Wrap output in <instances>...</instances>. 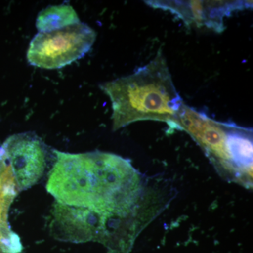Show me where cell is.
Here are the masks:
<instances>
[{
	"label": "cell",
	"mask_w": 253,
	"mask_h": 253,
	"mask_svg": "<svg viewBox=\"0 0 253 253\" xmlns=\"http://www.w3.org/2000/svg\"><path fill=\"white\" fill-rule=\"evenodd\" d=\"M111 253V252H109V253Z\"/></svg>",
	"instance_id": "obj_9"
},
{
	"label": "cell",
	"mask_w": 253,
	"mask_h": 253,
	"mask_svg": "<svg viewBox=\"0 0 253 253\" xmlns=\"http://www.w3.org/2000/svg\"><path fill=\"white\" fill-rule=\"evenodd\" d=\"M46 155V145L34 133L14 134L0 147V161L11 168L19 192L41 180L45 172Z\"/></svg>",
	"instance_id": "obj_5"
},
{
	"label": "cell",
	"mask_w": 253,
	"mask_h": 253,
	"mask_svg": "<svg viewBox=\"0 0 253 253\" xmlns=\"http://www.w3.org/2000/svg\"><path fill=\"white\" fill-rule=\"evenodd\" d=\"M81 22L77 13L68 4L49 6L38 14L36 19L37 29L41 32H51L62 29Z\"/></svg>",
	"instance_id": "obj_8"
},
{
	"label": "cell",
	"mask_w": 253,
	"mask_h": 253,
	"mask_svg": "<svg viewBox=\"0 0 253 253\" xmlns=\"http://www.w3.org/2000/svg\"><path fill=\"white\" fill-rule=\"evenodd\" d=\"M54 154L48 192L56 202L97 214L116 237L144 229L159 212L156 195L128 160L99 151Z\"/></svg>",
	"instance_id": "obj_1"
},
{
	"label": "cell",
	"mask_w": 253,
	"mask_h": 253,
	"mask_svg": "<svg viewBox=\"0 0 253 253\" xmlns=\"http://www.w3.org/2000/svg\"><path fill=\"white\" fill-rule=\"evenodd\" d=\"M96 38L94 30L82 22L56 31L39 32L30 43L28 63L43 69L65 67L84 57Z\"/></svg>",
	"instance_id": "obj_4"
},
{
	"label": "cell",
	"mask_w": 253,
	"mask_h": 253,
	"mask_svg": "<svg viewBox=\"0 0 253 253\" xmlns=\"http://www.w3.org/2000/svg\"><path fill=\"white\" fill-rule=\"evenodd\" d=\"M154 9L169 11L187 26L195 24L221 33L224 18L253 7L252 1H145Z\"/></svg>",
	"instance_id": "obj_6"
},
{
	"label": "cell",
	"mask_w": 253,
	"mask_h": 253,
	"mask_svg": "<svg viewBox=\"0 0 253 253\" xmlns=\"http://www.w3.org/2000/svg\"><path fill=\"white\" fill-rule=\"evenodd\" d=\"M100 88L112 104L113 130L144 121L166 123L176 129L184 102L161 49L152 61L132 74L105 83Z\"/></svg>",
	"instance_id": "obj_2"
},
{
	"label": "cell",
	"mask_w": 253,
	"mask_h": 253,
	"mask_svg": "<svg viewBox=\"0 0 253 253\" xmlns=\"http://www.w3.org/2000/svg\"><path fill=\"white\" fill-rule=\"evenodd\" d=\"M18 192L11 168L0 161V253H21L23 251L19 236L11 230L8 221L10 206Z\"/></svg>",
	"instance_id": "obj_7"
},
{
	"label": "cell",
	"mask_w": 253,
	"mask_h": 253,
	"mask_svg": "<svg viewBox=\"0 0 253 253\" xmlns=\"http://www.w3.org/2000/svg\"><path fill=\"white\" fill-rule=\"evenodd\" d=\"M201 146L221 176L246 187L253 185V131L214 121L183 104L176 123Z\"/></svg>",
	"instance_id": "obj_3"
}]
</instances>
